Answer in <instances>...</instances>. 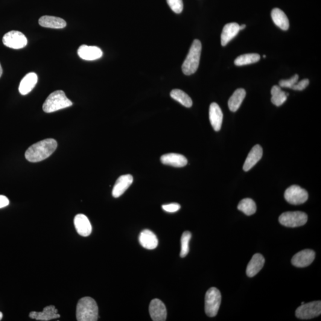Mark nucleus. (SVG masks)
<instances>
[{
  "label": "nucleus",
  "mask_w": 321,
  "mask_h": 321,
  "mask_svg": "<svg viewBox=\"0 0 321 321\" xmlns=\"http://www.w3.org/2000/svg\"><path fill=\"white\" fill-rule=\"evenodd\" d=\"M202 50V44L200 40H195L193 42L188 56L186 57L182 65V71L186 75H191L197 72L200 65Z\"/></svg>",
  "instance_id": "obj_4"
},
{
  "label": "nucleus",
  "mask_w": 321,
  "mask_h": 321,
  "mask_svg": "<svg viewBox=\"0 0 321 321\" xmlns=\"http://www.w3.org/2000/svg\"><path fill=\"white\" fill-rule=\"evenodd\" d=\"M245 28H246V25H242L241 26H240V31L242 30V29H244Z\"/></svg>",
  "instance_id": "obj_37"
},
{
  "label": "nucleus",
  "mask_w": 321,
  "mask_h": 321,
  "mask_svg": "<svg viewBox=\"0 0 321 321\" xmlns=\"http://www.w3.org/2000/svg\"><path fill=\"white\" fill-rule=\"evenodd\" d=\"M315 252L311 249H305L296 254L291 259L294 267L304 268L308 267L314 261Z\"/></svg>",
  "instance_id": "obj_11"
},
{
  "label": "nucleus",
  "mask_w": 321,
  "mask_h": 321,
  "mask_svg": "<svg viewBox=\"0 0 321 321\" xmlns=\"http://www.w3.org/2000/svg\"><path fill=\"white\" fill-rule=\"evenodd\" d=\"M149 311L151 319L154 321H164L167 319V309L164 303L160 299L152 300Z\"/></svg>",
  "instance_id": "obj_10"
},
{
  "label": "nucleus",
  "mask_w": 321,
  "mask_h": 321,
  "mask_svg": "<svg viewBox=\"0 0 321 321\" xmlns=\"http://www.w3.org/2000/svg\"><path fill=\"white\" fill-rule=\"evenodd\" d=\"M284 198L289 203L292 205H300L307 201L308 193L301 187L293 185L289 187L285 191Z\"/></svg>",
  "instance_id": "obj_7"
},
{
  "label": "nucleus",
  "mask_w": 321,
  "mask_h": 321,
  "mask_svg": "<svg viewBox=\"0 0 321 321\" xmlns=\"http://www.w3.org/2000/svg\"><path fill=\"white\" fill-rule=\"evenodd\" d=\"M72 102L67 97L63 90H56L51 93L43 104V112L51 113L72 106Z\"/></svg>",
  "instance_id": "obj_3"
},
{
  "label": "nucleus",
  "mask_w": 321,
  "mask_h": 321,
  "mask_svg": "<svg viewBox=\"0 0 321 321\" xmlns=\"http://www.w3.org/2000/svg\"><path fill=\"white\" fill-rule=\"evenodd\" d=\"M192 238L191 232H185L183 233L181 238V251L180 255L185 258L189 252V242Z\"/></svg>",
  "instance_id": "obj_30"
},
{
  "label": "nucleus",
  "mask_w": 321,
  "mask_h": 321,
  "mask_svg": "<svg viewBox=\"0 0 321 321\" xmlns=\"http://www.w3.org/2000/svg\"><path fill=\"white\" fill-rule=\"evenodd\" d=\"M29 317L38 321H48L59 318L60 315L54 305L46 306L42 312H32L29 314Z\"/></svg>",
  "instance_id": "obj_15"
},
{
  "label": "nucleus",
  "mask_w": 321,
  "mask_h": 321,
  "mask_svg": "<svg viewBox=\"0 0 321 321\" xmlns=\"http://www.w3.org/2000/svg\"><path fill=\"white\" fill-rule=\"evenodd\" d=\"M299 76L295 75L288 80H281L280 81L279 84L281 87H287L292 88V87L298 81Z\"/></svg>",
  "instance_id": "obj_32"
},
{
  "label": "nucleus",
  "mask_w": 321,
  "mask_h": 321,
  "mask_svg": "<svg viewBox=\"0 0 321 321\" xmlns=\"http://www.w3.org/2000/svg\"><path fill=\"white\" fill-rule=\"evenodd\" d=\"M246 96V91L244 89H238L233 93V94L230 98L228 102V106L230 111L232 112H236L240 108L242 102Z\"/></svg>",
  "instance_id": "obj_25"
},
{
  "label": "nucleus",
  "mask_w": 321,
  "mask_h": 321,
  "mask_svg": "<svg viewBox=\"0 0 321 321\" xmlns=\"http://www.w3.org/2000/svg\"><path fill=\"white\" fill-rule=\"evenodd\" d=\"M305 302H302V305L304 304Z\"/></svg>",
  "instance_id": "obj_39"
},
{
  "label": "nucleus",
  "mask_w": 321,
  "mask_h": 321,
  "mask_svg": "<svg viewBox=\"0 0 321 321\" xmlns=\"http://www.w3.org/2000/svg\"><path fill=\"white\" fill-rule=\"evenodd\" d=\"M167 3L174 13L179 14L183 10V0H167Z\"/></svg>",
  "instance_id": "obj_31"
},
{
  "label": "nucleus",
  "mask_w": 321,
  "mask_h": 321,
  "mask_svg": "<svg viewBox=\"0 0 321 321\" xmlns=\"http://www.w3.org/2000/svg\"><path fill=\"white\" fill-rule=\"evenodd\" d=\"M2 75V69L1 64H0V78L1 77Z\"/></svg>",
  "instance_id": "obj_36"
},
{
  "label": "nucleus",
  "mask_w": 321,
  "mask_h": 321,
  "mask_svg": "<svg viewBox=\"0 0 321 321\" xmlns=\"http://www.w3.org/2000/svg\"><path fill=\"white\" fill-rule=\"evenodd\" d=\"M239 211L243 212L247 216L252 215L256 211V203L252 199L246 198L242 200L238 206Z\"/></svg>",
  "instance_id": "obj_28"
},
{
  "label": "nucleus",
  "mask_w": 321,
  "mask_h": 321,
  "mask_svg": "<svg viewBox=\"0 0 321 321\" xmlns=\"http://www.w3.org/2000/svg\"><path fill=\"white\" fill-rule=\"evenodd\" d=\"M2 317H3V314H2V312H0V321L2 319Z\"/></svg>",
  "instance_id": "obj_38"
},
{
  "label": "nucleus",
  "mask_w": 321,
  "mask_h": 321,
  "mask_svg": "<svg viewBox=\"0 0 321 321\" xmlns=\"http://www.w3.org/2000/svg\"><path fill=\"white\" fill-rule=\"evenodd\" d=\"M271 17H272L274 23L279 28L283 31L288 30L290 25H289L287 17L284 11L278 8H274L271 12Z\"/></svg>",
  "instance_id": "obj_24"
},
{
  "label": "nucleus",
  "mask_w": 321,
  "mask_h": 321,
  "mask_svg": "<svg viewBox=\"0 0 321 321\" xmlns=\"http://www.w3.org/2000/svg\"><path fill=\"white\" fill-rule=\"evenodd\" d=\"M78 54L81 59L93 61L101 58L103 52L97 46L82 45L79 48Z\"/></svg>",
  "instance_id": "obj_12"
},
{
  "label": "nucleus",
  "mask_w": 321,
  "mask_h": 321,
  "mask_svg": "<svg viewBox=\"0 0 321 321\" xmlns=\"http://www.w3.org/2000/svg\"><path fill=\"white\" fill-rule=\"evenodd\" d=\"M271 102L277 107L281 106L287 100L288 93L282 91L281 87L274 86L271 89Z\"/></svg>",
  "instance_id": "obj_26"
},
{
  "label": "nucleus",
  "mask_w": 321,
  "mask_h": 321,
  "mask_svg": "<svg viewBox=\"0 0 321 321\" xmlns=\"http://www.w3.org/2000/svg\"><path fill=\"white\" fill-rule=\"evenodd\" d=\"M8 205H9V200L8 198L3 195H0V208H4Z\"/></svg>",
  "instance_id": "obj_35"
},
{
  "label": "nucleus",
  "mask_w": 321,
  "mask_h": 321,
  "mask_svg": "<svg viewBox=\"0 0 321 321\" xmlns=\"http://www.w3.org/2000/svg\"><path fill=\"white\" fill-rule=\"evenodd\" d=\"M240 31V25L237 23H230L224 26L221 36L222 46H226Z\"/></svg>",
  "instance_id": "obj_19"
},
{
  "label": "nucleus",
  "mask_w": 321,
  "mask_h": 321,
  "mask_svg": "<svg viewBox=\"0 0 321 321\" xmlns=\"http://www.w3.org/2000/svg\"><path fill=\"white\" fill-rule=\"evenodd\" d=\"M321 314V302L315 301L304 303L296 311V316L300 320H310L320 316Z\"/></svg>",
  "instance_id": "obj_8"
},
{
  "label": "nucleus",
  "mask_w": 321,
  "mask_h": 321,
  "mask_svg": "<svg viewBox=\"0 0 321 321\" xmlns=\"http://www.w3.org/2000/svg\"><path fill=\"white\" fill-rule=\"evenodd\" d=\"M133 182V177L132 175L125 174L120 177L113 187V197L115 198L121 197L132 185Z\"/></svg>",
  "instance_id": "obj_13"
},
{
  "label": "nucleus",
  "mask_w": 321,
  "mask_h": 321,
  "mask_svg": "<svg viewBox=\"0 0 321 321\" xmlns=\"http://www.w3.org/2000/svg\"><path fill=\"white\" fill-rule=\"evenodd\" d=\"M265 264V258L260 253H256L251 259L246 268V274L249 277L255 276L262 268Z\"/></svg>",
  "instance_id": "obj_20"
},
{
  "label": "nucleus",
  "mask_w": 321,
  "mask_h": 321,
  "mask_svg": "<svg viewBox=\"0 0 321 321\" xmlns=\"http://www.w3.org/2000/svg\"><path fill=\"white\" fill-rule=\"evenodd\" d=\"M162 208L166 212L173 213L179 211L181 206L179 203H173L162 205Z\"/></svg>",
  "instance_id": "obj_33"
},
{
  "label": "nucleus",
  "mask_w": 321,
  "mask_h": 321,
  "mask_svg": "<svg viewBox=\"0 0 321 321\" xmlns=\"http://www.w3.org/2000/svg\"><path fill=\"white\" fill-rule=\"evenodd\" d=\"M78 321H96L98 319V307L91 297H84L78 302L77 308Z\"/></svg>",
  "instance_id": "obj_2"
},
{
  "label": "nucleus",
  "mask_w": 321,
  "mask_h": 321,
  "mask_svg": "<svg viewBox=\"0 0 321 321\" xmlns=\"http://www.w3.org/2000/svg\"><path fill=\"white\" fill-rule=\"evenodd\" d=\"M2 42L8 48L18 49L24 48L27 45L28 40L22 32L11 31L4 35Z\"/></svg>",
  "instance_id": "obj_9"
},
{
  "label": "nucleus",
  "mask_w": 321,
  "mask_h": 321,
  "mask_svg": "<svg viewBox=\"0 0 321 321\" xmlns=\"http://www.w3.org/2000/svg\"><path fill=\"white\" fill-rule=\"evenodd\" d=\"M38 81V76L36 73H29L22 79L20 81L19 90L20 94L26 95L32 91L36 86Z\"/></svg>",
  "instance_id": "obj_21"
},
{
  "label": "nucleus",
  "mask_w": 321,
  "mask_h": 321,
  "mask_svg": "<svg viewBox=\"0 0 321 321\" xmlns=\"http://www.w3.org/2000/svg\"><path fill=\"white\" fill-rule=\"evenodd\" d=\"M74 224L78 234L83 237H87L91 233V224L86 215L81 214L76 215Z\"/></svg>",
  "instance_id": "obj_14"
},
{
  "label": "nucleus",
  "mask_w": 321,
  "mask_h": 321,
  "mask_svg": "<svg viewBox=\"0 0 321 321\" xmlns=\"http://www.w3.org/2000/svg\"><path fill=\"white\" fill-rule=\"evenodd\" d=\"M171 98L187 108L192 106L193 102L186 93L180 89H173L170 93Z\"/></svg>",
  "instance_id": "obj_27"
},
{
  "label": "nucleus",
  "mask_w": 321,
  "mask_h": 321,
  "mask_svg": "<svg viewBox=\"0 0 321 321\" xmlns=\"http://www.w3.org/2000/svg\"><path fill=\"white\" fill-rule=\"evenodd\" d=\"M262 155H263V150L260 145H256L253 147L245 160L243 165L244 171H248L252 168L262 159Z\"/></svg>",
  "instance_id": "obj_18"
},
{
  "label": "nucleus",
  "mask_w": 321,
  "mask_h": 321,
  "mask_svg": "<svg viewBox=\"0 0 321 321\" xmlns=\"http://www.w3.org/2000/svg\"><path fill=\"white\" fill-rule=\"evenodd\" d=\"M209 120L216 132L220 131L223 123V114L220 106L217 103H213L209 107Z\"/></svg>",
  "instance_id": "obj_16"
},
{
  "label": "nucleus",
  "mask_w": 321,
  "mask_h": 321,
  "mask_svg": "<svg viewBox=\"0 0 321 321\" xmlns=\"http://www.w3.org/2000/svg\"><path fill=\"white\" fill-rule=\"evenodd\" d=\"M309 80L308 79H305V80H303L299 81V82H297L291 89L295 90H303L309 85Z\"/></svg>",
  "instance_id": "obj_34"
},
{
  "label": "nucleus",
  "mask_w": 321,
  "mask_h": 321,
  "mask_svg": "<svg viewBox=\"0 0 321 321\" xmlns=\"http://www.w3.org/2000/svg\"><path fill=\"white\" fill-rule=\"evenodd\" d=\"M39 24L42 27L52 29H62L65 28L67 23L60 17L43 16L39 19Z\"/></svg>",
  "instance_id": "obj_23"
},
{
  "label": "nucleus",
  "mask_w": 321,
  "mask_h": 321,
  "mask_svg": "<svg viewBox=\"0 0 321 321\" xmlns=\"http://www.w3.org/2000/svg\"><path fill=\"white\" fill-rule=\"evenodd\" d=\"M163 164L173 166L174 167H183L188 164V160L183 155L170 153L163 155L160 157Z\"/></svg>",
  "instance_id": "obj_17"
},
{
  "label": "nucleus",
  "mask_w": 321,
  "mask_h": 321,
  "mask_svg": "<svg viewBox=\"0 0 321 321\" xmlns=\"http://www.w3.org/2000/svg\"><path fill=\"white\" fill-rule=\"evenodd\" d=\"M261 57L258 54H246L241 55L235 61L236 66H242L247 64L255 63L260 60Z\"/></svg>",
  "instance_id": "obj_29"
},
{
  "label": "nucleus",
  "mask_w": 321,
  "mask_h": 321,
  "mask_svg": "<svg viewBox=\"0 0 321 321\" xmlns=\"http://www.w3.org/2000/svg\"><path fill=\"white\" fill-rule=\"evenodd\" d=\"M57 148V142L54 139H46L31 146L25 153L26 159L29 162L42 161L50 157Z\"/></svg>",
  "instance_id": "obj_1"
},
{
  "label": "nucleus",
  "mask_w": 321,
  "mask_h": 321,
  "mask_svg": "<svg viewBox=\"0 0 321 321\" xmlns=\"http://www.w3.org/2000/svg\"><path fill=\"white\" fill-rule=\"evenodd\" d=\"M139 241L141 246L147 249H154L159 244L156 235L149 230H144L140 234Z\"/></svg>",
  "instance_id": "obj_22"
},
{
  "label": "nucleus",
  "mask_w": 321,
  "mask_h": 321,
  "mask_svg": "<svg viewBox=\"0 0 321 321\" xmlns=\"http://www.w3.org/2000/svg\"><path fill=\"white\" fill-rule=\"evenodd\" d=\"M307 221V214L300 211L284 212L279 217L280 224L291 228L304 226Z\"/></svg>",
  "instance_id": "obj_6"
},
{
  "label": "nucleus",
  "mask_w": 321,
  "mask_h": 321,
  "mask_svg": "<svg viewBox=\"0 0 321 321\" xmlns=\"http://www.w3.org/2000/svg\"><path fill=\"white\" fill-rule=\"evenodd\" d=\"M221 302V294L217 288H209L206 293L205 311L207 316L214 317L217 315Z\"/></svg>",
  "instance_id": "obj_5"
}]
</instances>
